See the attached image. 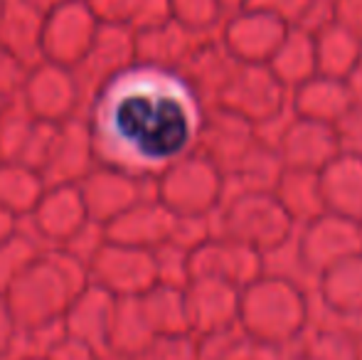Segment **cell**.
Instances as JSON below:
<instances>
[{"label": "cell", "mask_w": 362, "mask_h": 360, "mask_svg": "<svg viewBox=\"0 0 362 360\" xmlns=\"http://www.w3.org/2000/svg\"><path fill=\"white\" fill-rule=\"evenodd\" d=\"M205 114L207 106L180 74L139 62L84 106L99 163L146 182L197 149Z\"/></svg>", "instance_id": "1"}, {"label": "cell", "mask_w": 362, "mask_h": 360, "mask_svg": "<svg viewBox=\"0 0 362 360\" xmlns=\"http://www.w3.org/2000/svg\"><path fill=\"white\" fill-rule=\"evenodd\" d=\"M91 284L89 267L64 250H45L5 294L20 331L62 326L69 306Z\"/></svg>", "instance_id": "2"}, {"label": "cell", "mask_w": 362, "mask_h": 360, "mask_svg": "<svg viewBox=\"0 0 362 360\" xmlns=\"http://www.w3.org/2000/svg\"><path fill=\"white\" fill-rule=\"evenodd\" d=\"M308 318V296L293 279L264 274L252 286L242 289L239 328L254 341L286 348L305 336Z\"/></svg>", "instance_id": "3"}, {"label": "cell", "mask_w": 362, "mask_h": 360, "mask_svg": "<svg viewBox=\"0 0 362 360\" xmlns=\"http://www.w3.org/2000/svg\"><path fill=\"white\" fill-rule=\"evenodd\" d=\"M212 225L215 237L237 240L269 255L291 240L296 222L274 192H232L212 212Z\"/></svg>", "instance_id": "4"}, {"label": "cell", "mask_w": 362, "mask_h": 360, "mask_svg": "<svg viewBox=\"0 0 362 360\" xmlns=\"http://www.w3.org/2000/svg\"><path fill=\"white\" fill-rule=\"evenodd\" d=\"M153 195L170 207L177 217L212 215L224 200L227 178L200 151H190L177 158L153 182Z\"/></svg>", "instance_id": "5"}, {"label": "cell", "mask_w": 362, "mask_h": 360, "mask_svg": "<svg viewBox=\"0 0 362 360\" xmlns=\"http://www.w3.org/2000/svg\"><path fill=\"white\" fill-rule=\"evenodd\" d=\"M215 106L242 116L259 131L284 119L288 106V89L279 82L269 64H242Z\"/></svg>", "instance_id": "6"}, {"label": "cell", "mask_w": 362, "mask_h": 360, "mask_svg": "<svg viewBox=\"0 0 362 360\" xmlns=\"http://www.w3.org/2000/svg\"><path fill=\"white\" fill-rule=\"evenodd\" d=\"M20 101L35 119L49 124H64L84 114V94L74 69L47 59L28 69V77L20 89Z\"/></svg>", "instance_id": "7"}, {"label": "cell", "mask_w": 362, "mask_h": 360, "mask_svg": "<svg viewBox=\"0 0 362 360\" xmlns=\"http://www.w3.org/2000/svg\"><path fill=\"white\" fill-rule=\"evenodd\" d=\"M101 23L89 0H67L45 18L42 59L76 69L94 45Z\"/></svg>", "instance_id": "8"}, {"label": "cell", "mask_w": 362, "mask_h": 360, "mask_svg": "<svg viewBox=\"0 0 362 360\" xmlns=\"http://www.w3.org/2000/svg\"><path fill=\"white\" fill-rule=\"evenodd\" d=\"M89 279L116 298H139L158 284L156 255L106 242L89 265Z\"/></svg>", "instance_id": "9"}, {"label": "cell", "mask_w": 362, "mask_h": 360, "mask_svg": "<svg viewBox=\"0 0 362 360\" xmlns=\"http://www.w3.org/2000/svg\"><path fill=\"white\" fill-rule=\"evenodd\" d=\"M362 255V227L333 212H323L300 227L298 260L305 272L320 277L330 267Z\"/></svg>", "instance_id": "10"}, {"label": "cell", "mask_w": 362, "mask_h": 360, "mask_svg": "<svg viewBox=\"0 0 362 360\" xmlns=\"http://www.w3.org/2000/svg\"><path fill=\"white\" fill-rule=\"evenodd\" d=\"M259 144V129L244 121L242 116L222 109V106H207L205 121H202L197 149L202 156L212 161L224 178L234 175L239 166L252 156Z\"/></svg>", "instance_id": "11"}, {"label": "cell", "mask_w": 362, "mask_h": 360, "mask_svg": "<svg viewBox=\"0 0 362 360\" xmlns=\"http://www.w3.org/2000/svg\"><path fill=\"white\" fill-rule=\"evenodd\" d=\"M288 25L259 10H237L222 23V42L242 64H269L288 35Z\"/></svg>", "instance_id": "12"}, {"label": "cell", "mask_w": 362, "mask_h": 360, "mask_svg": "<svg viewBox=\"0 0 362 360\" xmlns=\"http://www.w3.org/2000/svg\"><path fill=\"white\" fill-rule=\"evenodd\" d=\"M190 333L197 338L227 333L239 326L242 289L215 277H195L185 286Z\"/></svg>", "instance_id": "13"}, {"label": "cell", "mask_w": 362, "mask_h": 360, "mask_svg": "<svg viewBox=\"0 0 362 360\" xmlns=\"http://www.w3.org/2000/svg\"><path fill=\"white\" fill-rule=\"evenodd\" d=\"M274 146L286 168L308 170V173H320L343 153L335 126L298 119V116L281 126Z\"/></svg>", "instance_id": "14"}, {"label": "cell", "mask_w": 362, "mask_h": 360, "mask_svg": "<svg viewBox=\"0 0 362 360\" xmlns=\"http://www.w3.org/2000/svg\"><path fill=\"white\" fill-rule=\"evenodd\" d=\"M146 185H153V182H146L126 173V170L99 163L79 182V192L86 205V212H89V220L109 227L124 212H129L136 202L144 200Z\"/></svg>", "instance_id": "15"}, {"label": "cell", "mask_w": 362, "mask_h": 360, "mask_svg": "<svg viewBox=\"0 0 362 360\" xmlns=\"http://www.w3.org/2000/svg\"><path fill=\"white\" fill-rule=\"evenodd\" d=\"M139 62L136 54V35L131 30L114 28V25H101L94 45L81 59V64L74 69L79 79L81 94H84V106L89 99L104 87L116 74L126 72L129 67Z\"/></svg>", "instance_id": "16"}, {"label": "cell", "mask_w": 362, "mask_h": 360, "mask_svg": "<svg viewBox=\"0 0 362 360\" xmlns=\"http://www.w3.org/2000/svg\"><path fill=\"white\" fill-rule=\"evenodd\" d=\"M30 232L47 250H59L89 222V212L81 200L79 185H52L45 190L42 200L25 220Z\"/></svg>", "instance_id": "17"}, {"label": "cell", "mask_w": 362, "mask_h": 360, "mask_svg": "<svg viewBox=\"0 0 362 360\" xmlns=\"http://www.w3.org/2000/svg\"><path fill=\"white\" fill-rule=\"evenodd\" d=\"M264 257H267L264 252L254 250L249 245H242L237 240L212 237L207 245H202L197 252H192V279L215 277L237 289H247L267 274L264 272L267 269Z\"/></svg>", "instance_id": "18"}, {"label": "cell", "mask_w": 362, "mask_h": 360, "mask_svg": "<svg viewBox=\"0 0 362 360\" xmlns=\"http://www.w3.org/2000/svg\"><path fill=\"white\" fill-rule=\"evenodd\" d=\"M239 67H242V62L229 52L222 37L210 33L200 35V40L195 42V47L187 54L185 64L177 74L190 84V89L200 96L202 104L215 106L224 89L237 77Z\"/></svg>", "instance_id": "19"}, {"label": "cell", "mask_w": 362, "mask_h": 360, "mask_svg": "<svg viewBox=\"0 0 362 360\" xmlns=\"http://www.w3.org/2000/svg\"><path fill=\"white\" fill-rule=\"evenodd\" d=\"M96 166H99V158H96L94 139H91V129L84 114L59 124L52 153L42 170L47 187L79 185Z\"/></svg>", "instance_id": "20"}, {"label": "cell", "mask_w": 362, "mask_h": 360, "mask_svg": "<svg viewBox=\"0 0 362 360\" xmlns=\"http://www.w3.org/2000/svg\"><path fill=\"white\" fill-rule=\"evenodd\" d=\"M177 215L165 207L156 195H146L141 202H136L129 212L114 220L106 227V240L116 245L136 247V250L156 252L165 242H170L175 230Z\"/></svg>", "instance_id": "21"}, {"label": "cell", "mask_w": 362, "mask_h": 360, "mask_svg": "<svg viewBox=\"0 0 362 360\" xmlns=\"http://www.w3.org/2000/svg\"><path fill=\"white\" fill-rule=\"evenodd\" d=\"M116 303H119L116 296H111L109 291H104L96 284H89L69 306L67 316L62 321L64 333L69 338H76V341L96 348L99 353H106L109 351Z\"/></svg>", "instance_id": "22"}, {"label": "cell", "mask_w": 362, "mask_h": 360, "mask_svg": "<svg viewBox=\"0 0 362 360\" xmlns=\"http://www.w3.org/2000/svg\"><path fill=\"white\" fill-rule=\"evenodd\" d=\"M291 109L293 116L318 121L325 126H338L355 109L350 99L348 84L343 79L315 74L298 89L291 91Z\"/></svg>", "instance_id": "23"}, {"label": "cell", "mask_w": 362, "mask_h": 360, "mask_svg": "<svg viewBox=\"0 0 362 360\" xmlns=\"http://www.w3.org/2000/svg\"><path fill=\"white\" fill-rule=\"evenodd\" d=\"M197 40H200V35L170 18L165 23L156 25V28L136 35L139 64L165 69V72H180Z\"/></svg>", "instance_id": "24"}, {"label": "cell", "mask_w": 362, "mask_h": 360, "mask_svg": "<svg viewBox=\"0 0 362 360\" xmlns=\"http://www.w3.org/2000/svg\"><path fill=\"white\" fill-rule=\"evenodd\" d=\"M325 212H333L362 227V158L340 153L320 170Z\"/></svg>", "instance_id": "25"}, {"label": "cell", "mask_w": 362, "mask_h": 360, "mask_svg": "<svg viewBox=\"0 0 362 360\" xmlns=\"http://www.w3.org/2000/svg\"><path fill=\"white\" fill-rule=\"evenodd\" d=\"M45 18L47 15L30 8L25 0H5L0 15V45L28 67L42 62Z\"/></svg>", "instance_id": "26"}, {"label": "cell", "mask_w": 362, "mask_h": 360, "mask_svg": "<svg viewBox=\"0 0 362 360\" xmlns=\"http://www.w3.org/2000/svg\"><path fill=\"white\" fill-rule=\"evenodd\" d=\"M318 294L323 306L335 316L350 318L362 313V255H355L330 267L318 277Z\"/></svg>", "instance_id": "27"}, {"label": "cell", "mask_w": 362, "mask_h": 360, "mask_svg": "<svg viewBox=\"0 0 362 360\" xmlns=\"http://www.w3.org/2000/svg\"><path fill=\"white\" fill-rule=\"evenodd\" d=\"M156 343L158 338L153 333L151 323H148L141 298H119L114 323H111L109 351L106 353L144 360Z\"/></svg>", "instance_id": "28"}, {"label": "cell", "mask_w": 362, "mask_h": 360, "mask_svg": "<svg viewBox=\"0 0 362 360\" xmlns=\"http://www.w3.org/2000/svg\"><path fill=\"white\" fill-rule=\"evenodd\" d=\"M315 37V57H318V74L333 79H348L355 64L362 59V40L355 37L350 30L328 20L313 30Z\"/></svg>", "instance_id": "29"}, {"label": "cell", "mask_w": 362, "mask_h": 360, "mask_svg": "<svg viewBox=\"0 0 362 360\" xmlns=\"http://www.w3.org/2000/svg\"><path fill=\"white\" fill-rule=\"evenodd\" d=\"M269 69L279 77L288 91L298 89L308 79L318 74V57H315V37L305 28H291L281 47L276 50Z\"/></svg>", "instance_id": "30"}, {"label": "cell", "mask_w": 362, "mask_h": 360, "mask_svg": "<svg viewBox=\"0 0 362 360\" xmlns=\"http://www.w3.org/2000/svg\"><path fill=\"white\" fill-rule=\"evenodd\" d=\"M139 298L158 341H160V338H175V336H187V333H190L185 289L156 284L151 291H146L144 296H139Z\"/></svg>", "instance_id": "31"}, {"label": "cell", "mask_w": 362, "mask_h": 360, "mask_svg": "<svg viewBox=\"0 0 362 360\" xmlns=\"http://www.w3.org/2000/svg\"><path fill=\"white\" fill-rule=\"evenodd\" d=\"M101 25L131 30L134 35L170 20V0H89Z\"/></svg>", "instance_id": "32"}, {"label": "cell", "mask_w": 362, "mask_h": 360, "mask_svg": "<svg viewBox=\"0 0 362 360\" xmlns=\"http://www.w3.org/2000/svg\"><path fill=\"white\" fill-rule=\"evenodd\" d=\"M45 190H47V182L42 173L23 163H15V161L0 163V207L18 217L20 222L33 215Z\"/></svg>", "instance_id": "33"}, {"label": "cell", "mask_w": 362, "mask_h": 360, "mask_svg": "<svg viewBox=\"0 0 362 360\" xmlns=\"http://www.w3.org/2000/svg\"><path fill=\"white\" fill-rule=\"evenodd\" d=\"M274 195L279 197V202L291 215V220L300 227L308 225L310 220H315V217H320L325 212L323 190H320V173L286 168Z\"/></svg>", "instance_id": "34"}, {"label": "cell", "mask_w": 362, "mask_h": 360, "mask_svg": "<svg viewBox=\"0 0 362 360\" xmlns=\"http://www.w3.org/2000/svg\"><path fill=\"white\" fill-rule=\"evenodd\" d=\"M200 346L207 360H286L284 348L254 341L239 326L227 333L200 338Z\"/></svg>", "instance_id": "35"}, {"label": "cell", "mask_w": 362, "mask_h": 360, "mask_svg": "<svg viewBox=\"0 0 362 360\" xmlns=\"http://www.w3.org/2000/svg\"><path fill=\"white\" fill-rule=\"evenodd\" d=\"M42 252H45L42 242L33 232L23 230V227L15 235H10L5 242H0V294L3 296L37 262V257Z\"/></svg>", "instance_id": "36"}, {"label": "cell", "mask_w": 362, "mask_h": 360, "mask_svg": "<svg viewBox=\"0 0 362 360\" xmlns=\"http://www.w3.org/2000/svg\"><path fill=\"white\" fill-rule=\"evenodd\" d=\"M35 126H37V119L30 114L20 96L5 101L3 114H0V163H10V161L18 163Z\"/></svg>", "instance_id": "37"}, {"label": "cell", "mask_w": 362, "mask_h": 360, "mask_svg": "<svg viewBox=\"0 0 362 360\" xmlns=\"http://www.w3.org/2000/svg\"><path fill=\"white\" fill-rule=\"evenodd\" d=\"M298 353L313 360H362L360 343L348 326L318 328L305 338Z\"/></svg>", "instance_id": "38"}, {"label": "cell", "mask_w": 362, "mask_h": 360, "mask_svg": "<svg viewBox=\"0 0 362 360\" xmlns=\"http://www.w3.org/2000/svg\"><path fill=\"white\" fill-rule=\"evenodd\" d=\"M170 15L180 25L197 35H210L219 23H224L222 0H170Z\"/></svg>", "instance_id": "39"}, {"label": "cell", "mask_w": 362, "mask_h": 360, "mask_svg": "<svg viewBox=\"0 0 362 360\" xmlns=\"http://www.w3.org/2000/svg\"><path fill=\"white\" fill-rule=\"evenodd\" d=\"M156 269H158V284L163 286H175L185 289L192 281V265H190V252L182 247L165 242L163 247H158L156 252Z\"/></svg>", "instance_id": "40"}, {"label": "cell", "mask_w": 362, "mask_h": 360, "mask_svg": "<svg viewBox=\"0 0 362 360\" xmlns=\"http://www.w3.org/2000/svg\"><path fill=\"white\" fill-rule=\"evenodd\" d=\"M318 5L320 0H249L247 8L274 15V18L284 20L288 28H305Z\"/></svg>", "instance_id": "41"}, {"label": "cell", "mask_w": 362, "mask_h": 360, "mask_svg": "<svg viewBox=\"0 0 362 360\" xmlns=\"http://www.w3.org/2000/svg\"><path fill=\"white\" fill-rule=\"evenodd\" d=\"M215 237V225H212V215H185L175 220V230H173L170 242L182 250L197 252L202 245Z\"/></svg>", "instance_id": "42"}, {"label": "cell", "mask_w": 362, "mask_h": 360, "mask_svg": "<svg viewBox=\"0 0 362 360\" xmlns=\"http://www.w3.org/2000/svg\"><path fill=\"white\" fill-rule=\"evenodd\" d=\"M57 129L59 124H49V121H37L35 126L33 136H30L28 146H25L23 156H20L18 163L28 166V168L37 170L42 173L45 166L49 161V153H52V146H54V139H57Z\"/></svg>", "instance_id": "43"}, {"label": "cell", "mask_w": 362, "mask_h": 360, "mask_svg": "<svg viewBox=\"0 0 362 360\" xmlns=\"http://www.w3.org/2000/svg\"><path fill=\"white\" fill-rule=\"evenodd\" d=\"M144 360H207L202 353L200 338L187 333V336L160 338Z\"/></svg>", "instance_id": "44"}, {"label": "cell", "mask_w": 362, "mask_h": 360, "mask_svg": "<svg viewBox=\"0 0 362 360\" xmlns=\"http://www.w3.org/2000/svg\"><path fill=\"white\" fill-rule=\"evenodd\" d=\"M106 227L104 225H96V222H86L84 227H81L79 232L72 237V240L67 242L64 247H59V250L69 252L72 257H76L79 262H84L86 267L94 262V257L101 252V247L106 245Z\"/></svg>", "instance_id": "45"}, {"label": "cell", "mask_w": 362, "mask_h": 360, "mask_svg": "<svg viewBox=\"0 0 362 360\" xmlns=\"http://www.w3.org/2000/svg\"><path fill=\"white\" fill-rule=\"evenodd\" d=\"M28 64L20 62L10 50H5L0 45V96L3 99L20 96V89H23L25 77H28Z\"/></svg>", "instance_id": "46"}, {"label": "cell", "mask_w": 362, "mask_h": 360, "mask_svg": "<svg viewBox=\"0 0 362 360\" xmlns=\"http://www.w3.org/2000/svg\"><path fill=\"white\" fill-rule=\"evenodd\" d=\"M101 356H104V353H99L96 348L86 346V343L62 333V336L54 341V346L47 351L45 360H101Z\"/></svg>", "instance_id": "47"}, {"label": "cell", "mask_w": 362, "mask_h": 360, "mask_svg": "<svg viewBox=\"0 0 362 360\" xmlns=\"http://www.w3.org/2000/svg\"><path fill=\"white\" fill-rule=\"evenodd\" d=\"M335 129H338L343 153L362 158V109H353Z\"/></svg>", "instance_id": "48"}, {"label": "cell", "mask_w": 362, "mask_h": 360, "mask_svg": "<svg viewBox=\"0 0 362 360\" xmlns=\"http://www.w3.org/2000/svg\"><path fill=\"white\" fill-rule=\"evenodd\" d=\"M330 18L362 40V0H330Z\"/></svg>", "instance_id": "49"}, {"label": "cell", "mask_w": 362, "mask_h": 360, "mask_svg": "<svg viewBox=\"0 0 362 360\" xmlns=\"http://www.w3.org/2000/svg\"><path fill=\"white\" fill-rule=\"evenodd\" d=\"M20 338V326L15 321L13 311H10L8 298L0 294V360L10 358L15 353Z\"/></svg>", "instance_id": "50"}, {"label": "cell", "mask_w": 362, "mask_h": 360, "mask_svg": "<svg viewBox=\"0 0 362 360\" xmlns=\"http://www.w3.org/2000/svg\"><path fill=\"white\" fill-rule=\"evenodd\" d=\"M345 84H348L353 106H355V109H362V59L355 64V69L350 72V77L345 79Z\"/></svg>", "instance_id": "51"}, {"label": "cell", "mask_w": 362, "mask_h": 360, "mask_svg": "<svg viewBox=\"0 0 362 360\" xmlns=\"http://www.w3.org/2000/svg\"><path fill=\"white\" fill-rule=\"evenodd\" d=\"M18 230H20L18 217H13L10 212H5L3 207H0V242H5L10 235H15Z\"/></svg>", "instance_id": "52"}, {"label": "cell", "mask_w": 362, "mask_h": 360, "mask_svg": "<svg viewBox=\"0 0 362 360\" xmlns=\"http://www.w3.org/2000/svg\"><path fill=\"white\" fill-rule=\"evenodd\" d=\"M25 3L30 5V8H35L37 13H42V15H49L52 10H57V8H62L67 0H25Z\"/></svg>", "instance_id": "53"}, {"label": "cell", "mask_w": 362, "mask_h": 360, "mask_svg": "<svg viewBox=\"0 0 362 360\" xmlns=\"http://www.w3.org/2000/svg\"><path fill=\"white\" fill-rule=\"evenodd\" d=\"M345 326L353 331V336L358 338V343H360V351H362V313L360 316H355V318H350V321H345Z\"/></svg>", "instance_id": "54"}, {"label": "cell", "mask_w": 362, "mask_h": 360, "mask_svg": "<svg viewBox=\"0 0 362 360\" xmlns=\"http://www.w3.org/2000/svg\"><path fill=\"white\" fill-rule=\"evenodd\" d=\"M247 3H249V0H222V5H224V10H227V13H237V10L247 8Z\"/></svg>", "instance_id": "55"}, {"label": "cell", "mask_w": 362, "mask_h": 360, "mask_svg": "<svg viewBox=\"0 0 362 360\" xmlns=\"http://www.w3.org/2000/svg\"><path fill=\"white\" fill-rule=\"evenodd\" d=\"M101 360H134V358H124V356H116V353H104Z\"/></svg>", "instance_id": "56"}, {"label": "cell", "mask_w": 362, "mask_h": 360, "mask_svg": "<svg viewBox=\"0 0 362 360\" xmlns=\"http://www.w3.org/2000/svg\"><path fill=\"white\" fill-rule=\"evenodd\" d=\"M288 360H313V358H308L305 353H296V356H293V358H288Z\"/></svg>", "instance_id": "57"}, {"label": "cell", "mask_w": 362, "mask_h": 360, "mask_svg": "<svg viewBox=\"0 0 362 360\" xmlns=\"http://www.w3.org/2000/svg\"><path fill=\"white\" fill-rule=\"evenodd\" d=\"M5 101H8V99H3V96H0V114H3V106H5Z\"/></svg>", "instance_id": "58"}, {"label": "cell", "mask_w": 362, "mask_h": 360, "mask_svg": "<svg viewBox=\"0 0 362 360\" xmlns=\"http://www.w3.org/2000/svg\"><path fill=\"white\" fill-rule=\"evenodd\" d=\"M3 8H5V0H0V15H3Z\"/></svg>", "instance_id": "59"}, {"label": "cell", "mask_w": 362, "mask_h": 360, "mask_svg": "<svg viewBox=\"0 0 362 360\" xmlns=\"http://www.w3.org/2000/svg\"><path fill=\"white\" fill-rule=\"evenodd\" d=\"M20 360H45V358H20Z\"/></svg>", "instance_id": "60"}]
</instances>
